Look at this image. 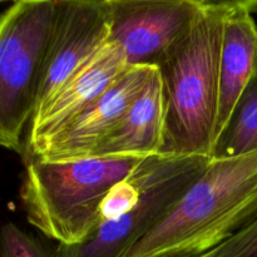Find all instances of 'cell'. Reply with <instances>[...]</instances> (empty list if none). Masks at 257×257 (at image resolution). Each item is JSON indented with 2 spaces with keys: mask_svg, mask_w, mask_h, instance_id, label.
<instances>
[{
  "mask_svg": "<svg viewBox=\"0 0 257 257\" xmlns=\"http://www.w3.org/2000/svg\"><path fill=\"white\" fill-rule=\"evenodd\" d=\"M208 257H257V217L211 250Z\"/></svg>",
  "mask_w": 257,
  "mask_h": 257,
  "instance_id": "cell-15",
  "label": "cell"
},
{
  "mask_svg": "<svg viewBox=\"0 0 257 257\" xmlns=\"http://www.w3.org/2000/svg\"><path fill=\"white\" fill-rule=\"evenodd\" d=\"M109 35L108 0H57L54 28L33 118L45 109L78 69L109 40Z\"/></svg>",
  "mask_w": 257,
  "mask_h": 257,
  "instance_id": "cell-7",
  "label": "cell"
},
{
  "mask_svg": "<svg viewBox=\"0 0 257 257\" xmlns=\"http://www.w3.org/2000/svg\"><path fill=\"white\" fill-rule=\"evenodd\" d=\"M203 0H108L109 40L119 45L128 64L158 63L192 28Z\"/></svg>",
  "mask_w": 257,
  "mask_h": 257,
  "instance_id": "cell-6",
  "label": "cell"
},
{
  "mask_svg": "<svg viewBox=\"0 0 257 257\" xmlns=\"http://www.w3.org/2000/svg\"><path fill=\"white\" fill-rule=\"evenodd\" d=\"M165 136V99L158 69L118 127L88 158H147L160 155Z\"/></svg>",
  "mask_w": 257,
  "mask_h": 257,
  "instance_id": "cell-11",
  "label": "cell"
},
{
  "mask_svg": "<svg viewBox=\"0 0 257 257\" xmlns=\"http://www.w3.org/2000/svg\"><path fill=\"white\" fill-rule=\"evenodd\" d=\"M257 151V75L238 99L225 131L216 142L212 158L238 157Z\"/></svg>",
  "mask_w": 257,
  "mask_h": 257,
  "instance_id": "cell-12",
  "label": "cell"
},
{
  "mask_svg": "<svg viewBox=\"0 0 257 257\" xmlns=\"http://www.w3.org/2000/svg\"><path fill=\"white\" fill-rule=\"evenodd\" d=\"M156 70L157 67L152 65L128 68L67 130L45 143L27 161H74L89 157L98 145L118 127Z\"/></svg>",
  "mask_w": 257,
  "mask_h": 257,
  "instance_id": "cell-9",
  "label": "cell"
},
{
  "mask_svg": "<svg viewBox=\"0 0 257 257\" xmlns=\"http://www.w3.org/2000/svg\"><path fill=\"white\" fill-rule=\"evenodd\" d=\"M143 158L29 160L20 187L28 222L59 246L82 245L100 226L99 208Z\"/></svg>",
  "mask_w": 257,
  "mask_h": 257,
  "instance_id": "cell-3",
  "label": "cell"
},
{
  "mask_svg": "<svg viewBox=\"0 0 257 257\" xmlns=\"http://www.w3.org/2000/svg\"><path fill=\"white\" fill-rule=\"evenodd\" d=\"M138 200L140 190L128 178L115 183L100 205V222L105 223L122 217L136 207Z\"/></svg>",
  "mask_w": 257,
  "mask_h": 257,
  "instance_id": "cell-14",
  "label": "cell"
},
{
  "mask_svg": "<svg viewBox=\"0 0 257 257\" xmlns=\"http://www.w3.org/2000/svg\"><path fill=\"white\" fill-rule=\"evenodd\" d=\"M231 2L203 0L187 34L158 63L165 99L160 155L212 158L225 19Z\"/></svg>",
  "mask_w": 257,
  "mask_h": 257,
  "instance_id": "cell-1",
  "label": "cell"
},
{
  "mask_svg": "<svg viewBox=\"0 0 257 257\" xmlns=\"http://www.w3.org/2000/svg\"><path fill=\"white\" fill-rule=\"evenodd\" d=\"M257 0L231 2L225 19L215 146L243 90L257 75ZM215 151V150H213Z\"/></svg>",
  "mask_w": 257,
  "mask_h": 257,
  "instance_id": "cell-10",
  "label": "cell"
},
{
  "mask_svg": "<svg viewBox=\"0 0 257 257\" xmlns=\"http://www.w3.org/2000/svg\"><path fill=\"white\" fill-rule=\"evenodd\" d=\"M212 158L163 156L143 158L128 180L140 190L136 207L114 221L102 223L85 242L59 246V257H122L160 225L205 173Z\"/></svg>",
  "mask_w": 257,
  "mask_h": 257,
  "instance_id": "cell-5",
  "label": "cell"
},
{
  "mask_svg": "<svg viewBox=\"0 0 257 257\" xmlns=\"http://www.w3.org/2000/svg\"><path fill=\"white\" fill-rule=\"evenodd\" d=\"M2 257H54L39 240L8 222L0 228Z\"/></svg>",
  "mask_w": 257,
  "mask_h": 257,
  "instance_id": "cell-13",
  "label": "cell"
},
{
  "mask_svg": "<svg viewBox=\"0 0 257 257\" xmlns=\"http://www.w3.org/2000/svg\"><path fill=\"white\" fill-rule=\"evenodd\" d=\"M55 13L57 0H19L0 15V147L23 158Z\"/></svg>",
  "mask_w": 257,
  "mask_h": 257,
  "instance_id": "cell-4",
  "label": "cell"
},
{
  "mask_svg": "<svg viewBox=\"0 0 257 257\" xmlns=\"http://www.w3.org/2000/svg\"><path fill=\"white\" fill-rule=\"evenodd\" d=\"M210 252V251H208ZM208 252L201 253V255H183V256H176V257H208Z\"/></svg>",
  "mask_w": 257,
  "mask_h": 257,
  "instance_id": "cell-16",
  "label": "cell"
},
{
  "mask_svg": "<svg viewBox=\"0 0 257 257\" xmlns=\"http://www.w3.org/2000/svg\"><path fill=\"white\" fill-rule=\"evenodd\" d=\"M130 67L122 48L108 40L78 69L45 109L33 118L25 137L24 161L67 130Z\"/></svg>",
  "mask_w": 257,
  "mask_h": 257,
  "instance_id": "cell-8",
  "label": "cell"
},
{
  "mask_svg": "<svg viewBox=\"0 0 257 257\" xmlns=\"http://www.w3.org/2000/svg\"><path fill=\"white\" fill-rule=\"evenodd\" d=\"M257 217V151L212 158L175 210L122 257L201 255Z\"/></svg>",
  "mask_w": 257,
  "mask_h": 257,
  "instance_id": "cell-2",
  "label": "cell"
}]
</instances>
